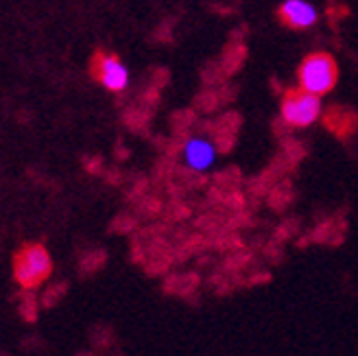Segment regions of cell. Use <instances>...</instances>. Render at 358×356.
I'll use <instances>...</instances> for the list:
<instances>
[{
    "label": "cell",
    "mask_w": 358,
    "mask_h": 356,
    "mask_svg": "<svg viewBox=\"0 0 358 356\" xmlns=\"http://www.w3.org/2000/svg\"><path fill=\"white\" fill-rule=\"evenodd\" d=\"M336 64L328 52H313L299 66V87L317 97L328 94L336 83Z\"/></svg>",
    "instance_id": "obj_1"
},
{
    "label": "cell",
    "mask_w": 358,
    "mask_h": 356,
    "mask_svg": "<svg viewBox=\"0 0 358 356\" xmlns=\"http://www.w3.org/2000/svg\"><path fill=\"white\" fill-rule=\"evenodd\" d=\"M214 157H217V151L206 138H192L186 142L184 159L192 171H208L214 164Z\"/></svg>",
    "instance_id": "obj_6"
},
{
    "label": "cell",
    "mask_w": 358,
    "mask_h": 356,
    "mask_svg": "<svg viewBox=\"0 0 358 356\" xmlns=\"http://www.w3.org/2000/svg\"><path fill=\"white\" fill-rule=\"evenodd\" d=\"M52 271V262L48 252L42 245H29L13 260V273L15 280L22 284L24 289H33L42 284Z\"/></svg>",
    "instance_id": "obj_2"
},
{
    "label": "cell",
    "mask_w": 358,
    "mask_h": 356,
    "mask_svg": "<svg viewBox=\"0 0 358 356\" xmlns=\"http://www.w3.org/2000/svg\"><path fill=\"white\" fill-rule=\"evenodd\" d=\"M321 114V101L306 90H293L282 101V118L293 127H308Z\"/></svg>",
    "instance_id": "obj_3"
},
{
    "label": "cell",
    "mask_w": 358,
    "mask_h": 356,
    "mask_svg": "<svg viewBox=\"0 0 358 356\" xmlns=\"http://www.w3.org/2000/svg\"><path fill=\"white\" fill-rule=\"evenodd\" d=\"M92 70H94V77L107 87V90L118 92V90H124L129 83V70L114 55L99 52L92 62Z\"/></svg>",
    "instance_id": "obj_4"
},
{
    "label": "cell",
    "mask_w": 358,
    "mask_h": 356,
    "mask_svg": "<svg viewBox=\"0 0 358 356\" xmlns=\"http://www.w3.org/2000/svg\"><path fill=\"white\" fill-rule=\"evenodd\" d=\"M280 17L286 27L306 29L317 22V9L306 0H286L280 7Z\"/></svg>",
    "instance_id": "obj_5"
}]
</instances>
